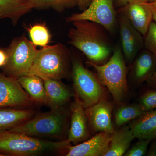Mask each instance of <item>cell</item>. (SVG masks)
Returning <instances> with one entry per match:
<instances>
[{"label":"cell","mask_w":156,"mask_h":156,"mask_svg":"<svg viewBox=\"0 0 156 156\" xmlns=\"http://www.w3.org/2000/svg\"><path fill=\"white\" fill-rule=\"evenodd\" d=\"M8 58L2 68L5 75L17 79L27 75L38 50L24 36L14 39L6 49Z\"/></svg>","instance_id":"cell-6"},{"label":"cell","mask_w":156,"mask_h":156,"mask_svg":"<svg viewBox=\"0 0 156 156\" xmlns=\"http://www.w3.org/2000/svg\"><path fill=\"white\" fill-rule=\"evenodd\" d=\"M135 138L156 139V109L145 112L129 126Z\"/></svg>","instance_id":"cell-17"},{"label":"cell","mask_w":156,"mask_h":156,"mask_svg":"<svg viewBox=\"0 0 156 156\" xmlns=\"http://www.w3.org/2000/svg\"><path fill=\"white\" fill-rule=\"evenodd\" d=\"M111 134L100 132L82 143L68 147L67 156H105Z\"/></svg>","instance_id":"cell-13"},{"label":"cell","mask_w":156,"mask_h":156,"mask_svg":"<svg viewBox=\"0 0 156 156\" xmlns=\"http://www.w3.org/2000/svg\"><path fill=\"white\" fill-rule=\"evenodd\" d=\"M30 109L14 108H0V132L9 130L27 121L34 115Z\"/></svg>","instance_id":"cell-20"},{"label":"cell","mask_w":156,"mask_h":156,"mask_svg":"<svg viewBox=\"0 0 156 156\" xmlns=\"http://www.w3.org/2000/svg\"><path fill=\"white\" fill-rule=\"evenodd\" d=\"M147 82L150 87L152 89H156V72L152 76Z\"/></svg>","instance_id":"cell-30"},{"label":"cell","mask_w":156,"mask_h":156,"mask_svg":"<svg viewBox=\"0 0 156 156\" xmlns=\"http://www.w3.org/2000/svg\"><path fill=\"white\" fill-rule=\"evenodd\" d=\"M134 138L129 126L115 131L111 135L108 150L105 156L124 155Z\"/></svg>","instance_id":"cell-19"},{"label":"cell","mask_w":156,"mask_h":156,"mask_svg":"<svg viewBox=\"0 0 156 156\" xmlns=\"http://www.w3.org/2000/svg\"><path fill=\"white\" fill-rule=\"evenodd\" d=\"M69 32V44L87 56L88 62L101 65L106 63L113 52L109 33L102 25L83 20L72 23Z\"/></svg>","instance_id":"cell-1"},{"label":"cell","mask_w":156,"mask_h":156,"mask_svg":"<svg viewBox=\"0 0 156 156\" xmlns=\"http://www.w3.org/2000/svg\"><path fill=\"white\" fill-rule=\"evenodd\" d=\"M46 96V103L52 110L62 108L73 96L69 89L59 80H43Z\"/></svg>","instance_id":"cell-15"},{"label":"cell","mask_w":156,"mask_h":156,"mask_svg":"<svg viewBox=\"0 0 156 156\" xmlns=\"http://www.w3.org/2000/svg\"><path fill=\"white\" fill-rule=\"evenodd\" d=\"M8 56L6 49L0 48V67H2L7 63Z\"/></svg>","instance_id":"cell-28"},{"label":"cell","mask_w":156,"mask_h":156,"mask_svg":"<svg viewBox=\"0 0 156 156\" xmlns=\"http://www.w3.org/2000/svg\"><path fill=\"white\" fill-rule=\"evenodd\" d=\"M72 76L76 97L84 108L93 106L104 98L105 90L96 74L77 58L72 60Z\"/></svg>","instance_id":"cell-5"},{"label":"cell","mask_w":156,"mask_h":156,"mask_svg":"<svg viewBox=\"0 0 156 156\" xmlns=\"http://www.w3.org/2000/svg\"><path fill=\"white\" fill-rule=\"evenodd\" d=\"M145 36L144 44L146 50L156 58V23L154 20L151 23Z\"/></svg>","instance_id":"cell-26"},{"label":"cell","mask_w":156,"mask_h":156,"mask_svg":"<svg viewBox=\"0 0 156 156\" xmlns=\"http://www.w3.org/2000/svg\"><path fill=\"white\" fill-rule=\"evenodd\" d=\"M32 42L36 46L44 47L48 46L51 35L46 26L42 24H35L28 30Z\"/></svg>","instance_id":"cell-24"},{"label":"cell","mask_w":156,"mask_h":156,"mask_svg":"<svg viewBox=\"0 0 156 156\" xmlns=\"http://www.w3.org/2000/svg\"><path fill=\"white\" fill-rule=\"evenodd\" d=\"M144 111H149L156 109V89L148 90L140 98L139 103Z\"/></svg>","instance_id":"cell-25"},{"label":"cell","mask_w":156,"mask_h":156,"mask_svg":"<svg viewBox=\"0 0 156 156\" xmlns=\"http://www.w3.org/2000/svg\"><path fill=\"white\" fill-rule=\"evenodd\" d=\"M119 9L125 14L137 31L142 35H146L153 20L150 3L141 0H132Z\"/></svg>","instance_id":"cell-12"},{"label":"cell","mask_w":156,"mask_h":156,"mask_svg":"<svg viewBox=\"0 0 156 156\" xmlns=\"http://www.w3.org/2000/svg\"><path fill=\"white\" fill-rule=\"evenodd\" d=\"M17 80L23 89L31 98L37 102L46 103V96L44 82L41 78L34 75L21 76Z\"/></svg>","instance_id":"cell-21"},{"label":"cell","mask_w":156,"mask_h":156,"mask_svg":"<svg viewBox=\"0 0 156 156\" xmlns=\"http://www.w3.org/2000/svg\"><path fill=\"white\" fill-rule=\"evenodd\" d=\"M84 108L76 97L71 107L70 126L67 139L74 145L87 140L90 136L87 125L88 120Z\"/></svg>","instance_id":"cell-14"},{"label":"cell","mask_w":156,"mask_h":156,"mask_svg":"<svg viewBox=\"0 0 156 156\" xmlns=\"http://www.w3.org/2000/svg\"><path fill=\"white\" fill-rule=\"evenodd\" d=\"M131 1L132 0H115L117 6L119 7V8L126 5Z\"/></svg>","instance_id":"cell-32"},{"label":"cell","mask_w":156,"mask_h":156,"mask_svg":"<svg viewBox=\"0 0 156 156\" xmlns=\"http://www.w3.org/2000/svg\"><path fill=\"white\" fill-rule=\"evenodd\" d=\"M114 107L113 103L103 98L93 106L86 108L87 120L94 132L112 134L114 132L112 120Z\"/></svg>","instance_id":"cell-11"},{"label":"cell","mask_w":156,"mask_h":156,"mask_svg":"<svg viewBox=\"0 0 156 156\" xmlns=\"http://www.w3.org/2000/svg\"><path fill=\"white\" fill-rule=\"evenodd\" d=\"M139 141L134 144L132 147L128 150L124 156H144L147 152L149 144L151 141L149 139H139Z\"/></svg>","instance_id":"cell-27"},{"label":"cell","mask_w":156,"mask_h":156,"mask_svg":"<svg viewBox=\"0 0 156 156\" xmlns=\"http://www.w3.org/2000/svg\"><path fill=\"white\" fill-rule=\"evenodd\" d=\"M34 8H51L58 12L77 6V0H30Z\"/></svg>","instance_id":"cell-23"},{"label":"cell","mask_w":156,"mask_h":156,"mask_svg":"<svg viewBox=\"0 0 156 156\" xmlns=\"http://www.w3.org/2000/svg\"><path fill=\"white\" fill-rule=\"evenodd\" d=\"M131 67V76L136 83L147 81L156 72V58L146 50L134 59Z\"/></svg>","instance_id":"cell-16"},{"label":"cell","mask_w":156,"mask_h":156,"mask_svg":"<svg viewBox=\"0 0 156 156\" xmlns=\"http://www.w3.org/2000/svg\"><path fill=\"white\" fill-rule=\"evenodd\" d=\"M34 9L30 0H0V18H8L13 24Z\"/></svg>","instance_id":"cell-18"},{"label":"cell","mask_w":156,"mask_h":156,"mask_svg":"<svg viewBox=\"0 0 156 156\" xmlns=\"http://www.w3.org/2000/svg\"><path fill=\"white\" fill-rule=\"evenodd\" d=\"M69 58L67 49L61 44L43 47L38 50L28 75L60 80L68 75Z\"/></svg>","instance_id":"cell-4"},{"label":"cell","mask_w":156,"mask_h":156,"mask_svg":"<svg viewBox=\"0 0 156 156\" xmlns=\"http://www.w3.org/2000/svg\"><path fill=\"white\" fill-rule=\"evenodd\" d=\"M147 156H156V140L154 141L152 145L151 146L150 149L147 154Z\"/></svg>","instance_id":"cell-31"},{"label":"cell","mask_w":156,"mask_h":156,"mask_svg":"<svg viewBox=\"0 0 156 156\" xmlns=\"http://www.w3.org/2000/svg\"><path fill=\"white\" fill-rule=\"evenodd\" d=\"M115 113L114 119L116 125L122 126L126 123L134 120L145 112L138 103L119 105Z\"/></svg>","instance_id":"cell-22"},{"label":"cell","mask_w":156,"mask_h":156,"mask_svg":"<svg viewBox=\"0 0 156 156\" xmlns=\"http://www.w3.org/2000/svg\"><path fill=\"white\" fill-rule=\"evenodd\" d=\"M150 4L154 8H156V1L154 2L150 3Z\"/></svg>","instance_id":"cell-35"},{"label":"cell","mask_w":156,"mask_h":156,"mask_svg":"<svg viewBox=\"0 0 156 156\" xmlns=\"http://www.w3.org/2000/svg\"><path fill=\"white\" fill-rule=\"evenodd\" d=\"M5 156V155H4L2 154H0V156Z\"/></svg>","instance_id":"cell-36"},{"label":"cell","mask_w":156,"mask_h":156,"mask_svg":"<svg viewBox=\"0 0 156 156\" xmlns=\"http://www.w3.org/2000/svg\"><path fill=\"white\" fill-rule=\"evenodd\" d=\"M70 145L67 140L48 141L9 130L0 132V154H2L35 155L46 152L66 150Z\"/></svg>","instance_id":"cell-3"},{"label":"cell","mask_w":156,"mask_h":156,"mask_svg":"<svg viewBox=\"0 0 156 156\" xmlns=\"http://www.w3.org/2000/svg\"><path fill=\"white\" fill-rule=\"evenodd\" d=\"M141 1L145 2L153 3L155 2L156 0H141Z\"/></svg>","instance_id":"cell-34"},{"label":"cell","mask_w":156,"mask_h":156,"mask_svg":"<svg viewBox=\"0 0 156 156\" xmlns=\"http://www.w3.org/2000/svg\"><path fill=\"white\" fill-rule=\"evenodd\" d=\"M66 123L65 113L62 108L32 117L9 131L32 136H58L64 132Z\"/></svg>","instance_id":"cell-7"},{"label":"cell","mask_w":156,"mask_h":156,"mask_svg":"<svg viewBox=\"0 0 156 156\" xmlns=\"http://www.w3.org/2000/svg\"><path fill=\"white\" fill-rule=\"evenodd\" d=\"M117 20L119 27L121 48L126 62L131 65L142 46L143 38L119 9L117 11Z\"/></svg>","instance_id":"cell-9"},{"label":"cell","mask_w":156,"mask_h":156,"mask_svg":"<svg viewBox=\"0 0 156 156\" xmlns=\"http://www.w3.org/2000/svg\"><path fill=\"white\" fill-rule=\"evenodd\" d=\"M33 102L17 79L0 73V108L28 106Z\"/></svg>","instance_id":"cell-10"},{"label":"cell","mask_w":156,"mask_h":156,"mask_svg":"<svg viewBox=\"0 0 156 156\" xmlns=\"http://www.w3.org/2000/svg\"><path fill=\"white\" fill-rule=\"evenodd\" d=\"M96 71L101 83L106 87L117 105L122 104L128 92L127 67L122 48L117 45L112 56L105 64L98 65L88 62Z\"/></svg>","instance_id":"cell-2"},{"label":"cell","mask_w":156,"mask_h":156,"mask_svg":"<svg viewBox=\"0 0 156 156\" xmlns=\"http://www.w3.org/2000/svg\"><path fill=\"white\" fill-rule=\"evenodd\" d=\"M152 11L153 14V20L156 23V8H154L151 5Z\"/></svg>","instance_id":"cell-33"},{"label":"cell","mask_w":156,"mask_h":156,"mask_svg":"<svg viewBox=\"0 0 156 156\" xmlns=\"http://www.w3.org/2000/svg\"><path fill=\"white\" fill-rule=\"evenodd\" d=\"M92 0H77L78 5L79 9L83 11L89 7Z\"/></svg>","instance_id":"cell-29"},{"label":"cell","mask_w":156,"mask_h":156,"mask_svg":"<svg viewBox=\"0 0 156 156\" xmlns=\"http://www.w3.org/2000/svg\"><path fill=\"white\" fill-rule=\"evenodd\" d=\"M115 0H92L85 11L75 13L66 18L67 22L87 20L97 23L110 34L113 33L117 23V11L115 10Z\"/></svg>","instance_id":"cell-8"}]
</instances>
